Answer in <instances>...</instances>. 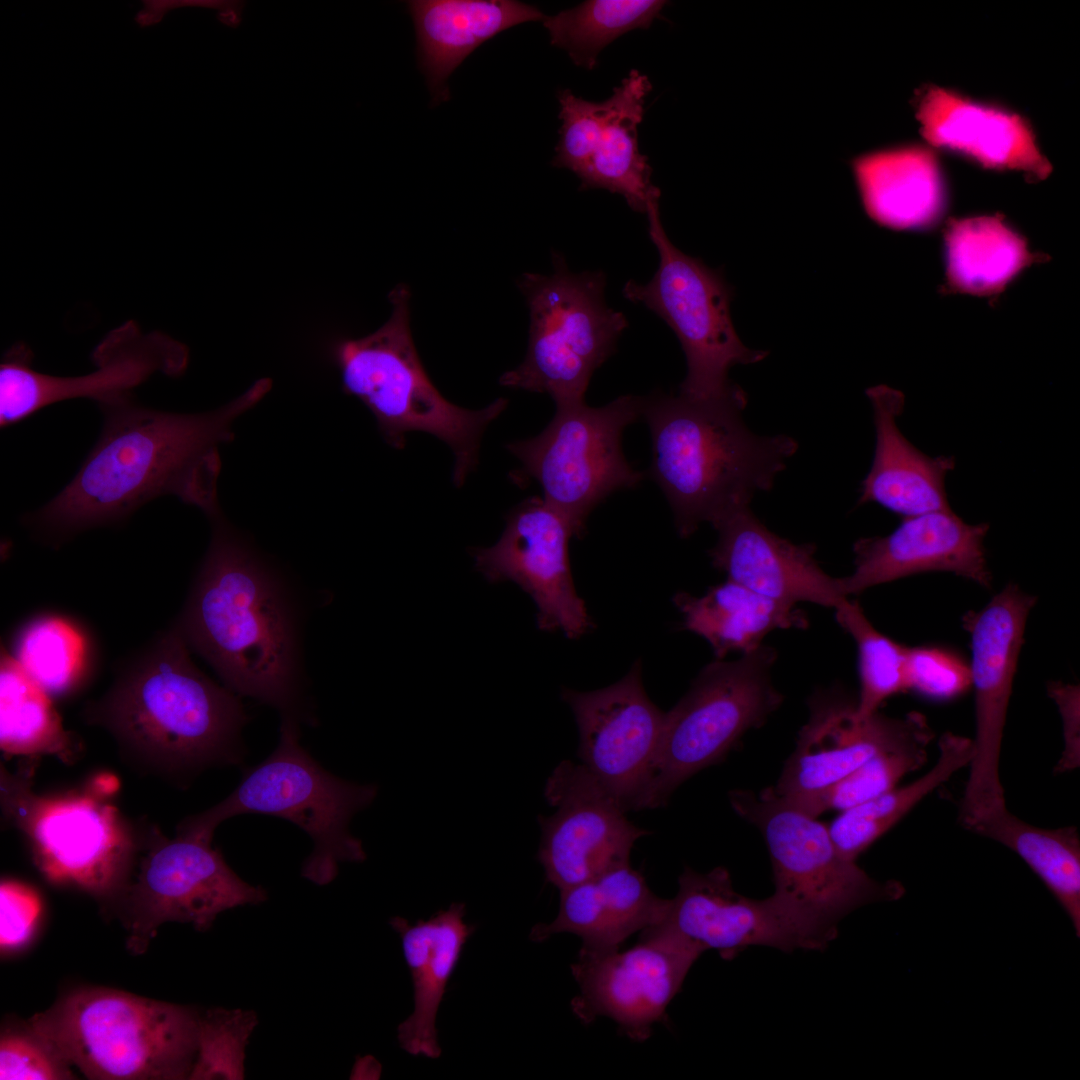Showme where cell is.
<instances>
[{"label":"cell","instance_id":"45","mask_svg":"<svg viewBox=\"0 0 1080 1080\" xmlns=\"http://www.w3.org/2000/svg\"><path fill=\"white\" fill-rule=\"evenodd\" d=\"M1048 693L1059 708L1063 721L1065 749L1056 767V771L1064 772L1076 768L1079 765V722H1080V690L1078 685L1063 682H1050Z\"/></svg>","mask_w":1080,"mask_h":1080},{"label":"cell","instance_id":"3","mask_svg":"<svg viewBox=\"0 0 1080 1080\" xmlns=\"http://www.w3.org/2000/svg\"><path fill=\"white\" fill-rule=\"evenodd\" d=\"M171 626L129 657L83 721L106 730L139 771L178 780L235 760L246 714L236 693L208 677Z\"/></svg>","mask_w":1080,"mask_h":1080},{"label":"cell","instance_id":"19","mask_svg":"<svg viewBox=\"0 0 1080 1080\" xmlns=\"http://www.w3.org/2000/svg\"><path fill=\"white\" fill-rule=\"evenodd\" d=\"M544 796L555 811L538 817V860L559 891L630 865L635 842L649 834L626 817L582 763L560 762L546 781Z\"/></svg>","mask_w":1080,"mask_h":1080},{"label":"cell","instance_id":"7","mask_svg":"<svg viewBox=\"0 0 1080 1080\" xmlns=\"http://www.w3.org/2000/svg\"><path fill=\"white\" fill-rule=\"evenodd\" d=\"M376 795L373 784L346 781L323 769L299 743L294 717L285 715L275 751L224 800L183 819L177 834L212 840L223 821L245 813L287 819L314 843L302 876L327 885L337 876L340 863L366 859L362 842L349 831V822Z\"/></svg>","mask_w":1080,"mask_h":1080},{"label":"cell","instance_id":"11","mask_svg":"<svg viewBox=\"0 0 1080 1080\" xmlns=\"http://www.w3.org/2000/svg\"><path fill=\"white\" fill-rule=\"evenodd\" d=\"M776 650L762 644L733 661L707 664L687 693L665 713L652 776L638 810L665 806L699 771L721 762L750 729L783 702L772 681Z\"/></svg>","mask_w":1080,"mask_h":1080},{"label":"cell","instance_id":"22","mask_svg":"<svg viewBox=\"0 0 1080 1080\" xmlns=\"http://www.w3.org/2000/svg\"><path fill=\"white\" fill-rule=\"evenodd\" d=\"M579 730L578 757L624 811H638L652 776L665 713L647 695L637 660L619 681L592 691L564 688Z\"/></svg>","mask_w":1080,"mask_h":1080},{"label":"cell","instance_id":"15","mask_svg":"<svg viewBox=\"0 0 1080 1080\" xmlns=\"http://www.w3.org/2000/svg\"><path fill=\"white\" fill-rule=\"evenodd\" d=\"M678 892L657 924L644 930L716 950L726 960L750 946L792 952L823 950L835 939L837 926L827 924L773 894L752 899L733 888L724 867L699 873L686 867Z\"/></svg>","mask_w":1080,"mask_h":1080},{"label":"cell","instance_id":"46","mask_svg":"<svg viewBox=\"0 0 1080 1080\" xmlns=\"http://www.w3.org/2000/svg\"><path fill=\"white\" fill-rule=\"evenodd\" d=\"M143 3L144 8L135 17V21L142 27L158 23L167 12L180 7L218 9L220 20L235 27L240 21L243 6L241 2L222 0H148Z\"/></svg>","mask_w":1080,"mask_h":1080},{"label":"cell","instance_id":"39","mask_svg":"<svg viewBox=\"0 0 1080 1080\" xmlns=\"http://www.w3.org/2000/svg\"><path fill=\"white\" fill-rule=\"evenodd\" d=\"M836 620L855 641L860 681L855 714L858 719L878 711L889 697L907 691V648L878 631L856 601L847 599L836 610Z\"/></svg>","mask_w":1080,"mask_h":1080},{"label":"cell","instance_id":"20","mask_svg":"<svg viewBox=\"0 0 1080 1080\" xmlns=\"http://www.w3.org/2000/svg\"><path fill=\"white\" fill-rule=\"evenodd\" d=\"M704 952L668 936L643 930L624 951L581 950L571 966L580 993L571 1002L584 1024L605 1016L630 1039L642 1042L663 1021L670 1002Z\"/></svg>","mask_w":1080,"mask_h":1080},{"label":"cell","instance_id":"8","mask_svg":"<svg viewBox=\"0 0 1080 1080\" xmlns=\"http://www.w3.org/2000/svg\"><path fill=\"white\" fill-rule=\"evenodd\" d=\"M550 275L525 273L518 282L530 313L524 360L499 379L502 386L547 393L556 405L585 401L593 376L616 350L628 326L604 298L601 271L573 273L553 253Z\"/></svg>","mask_w":1080,"mask_h":1080},{"label":"cell","instance_id":"21","mask_svg":"<svg viewBox=\"0 0 1080 1080\" xmlns=\"http://www.w3.org/2000/svg\"><path fill=\"white\" fill-rule=\"evenodd\" d=\"M568 521L542 497L525 499L509 512L500 539L472 550L475 568L490 583L511 581L534 601L544 632L578 639L594 622L571 573Z\"/></svg>","mask_w":1080,"mask_h":1080},{"label":"cell","instance_id":"41","mask_svg":"<svg viewBox=\"0 0 1080 1080\" xmlns=\"http://www.w3.org/2000/svg\"><path fill=\"white\" fill-rule=\"evenodd\" d=\"M256 1024L251 1011H201L197 1055L189 1079H242L246 1045Z\"/></svg>","mask_w":1080,"mask_h":1080},{"label":"cell","instance_id":"23","mask_svg":"<svg viewBox=\"0 0 1080 1080\" xmlns=\"http://www.w3.org/2000/svg\"><path fill=\"white\" fill-rule=\"evenodd\" d=\"M856 701L841 689L818 691L809 718L775 786L779 797L815 792L837 782L877 753L912 744L929 745L934 733L925 716L894 718L878 711L858 719Z\"/></svg>","mask_w":1080,"mask_h":1080},{"label":"cell","instance_id":"10","mask_svg":"<svg viewBox=\"0 0 1080 1080\" xmlns=\"http://www.w3.org/2000/svg\"><path fill=\"white\" fill-rule=\"evenodd\" d=\"M659 197L657 188L646 209L658 269L647 283L628 280L623 296L653 311L676 334L687 361L678 394L693 400L734 396L743 389L729 380L730 369L758 363L768 352L750 349L739 338L730 312L732 289L722 273L670 241L660 220Z\"/></svg>","mask_w":1080,"mask_h":1080},{"label":"cell","instance_id":"13","mask_svg":"<svg viewBox=\"0 0 1080 1080\" xmlns=\"http://www.w3.org/2000/svg\"><path fill=\"white\" fill-rule=\"evenodd\" d=\"M266 899L265 889L242 880L212 840L179 834L169 839L150 827L138 833L129 877L109 904L119 908L127 948L142 954L162 924H190L203 932L220 913Z\"/></svg>","mask_w":1080,"mask_h":1080},{"label":"cell","instance_id":"34","mask_svg":"<svg viewBox=\"0 0 1080 1080\" xmlns=\"http://www.w3.org/2000/svg\"><path fill=\"white\" fill-rule=\"evenodd\" d=\"M0 747L11 755H53L74 762L83 751L81 739L65 729L52 697L1 648Z\"/></svg>","mask_w":1080,"mask_h":1080},{"label":"cell","instance_id":"16","mask_svg":"<svg viewBox=\"0 0 1080 1080\" xmlns=\"http://www.w3.org/2000/svg\"><path fill=\"white\" fill-rule=\"evenodd\" d=\"M1035 603L1034 596L1008 584L981 611L963 617L971 637L976 734L959 820L970 831L1006 807L1001 745L1025 625Z\"/></svg>","mask_w":1080,"mask_h":1080},{"label":"cell","instance_id":"29","mask_svg":"<svg viewBox=\"0 0 1080 1080\" xmlns=\"http://www.w3.org/2000/svg\"><path fill=\"white\" fill-rule=\"evenodd\" d=\"M407 9L433 106L449 100V77L477 47L513 26L546 17L536 6L515 0H411Z\"/></svg>","mask_w":1080,"mask_h":1080},{"label":"cell","instance_id":"32","mask_svg":"<svg viewBox=\"0 0 1080 1080\" xmlns=\"http://www.w3.org/2000/svg\"><path fill=\"white\" fill-rule=\"evenodd\" d=\"M673 602L682 628L704 638L716 660L732 652L749 653L777 629H806L809 621L797 605L759 594L727 579L704 595L677 593Z\"/></svg>","mask_w":1080,"mask_h":1080},{"label":"cell","instance_id":"33","mask_svg":"<svg viewBox=\"0 0 1080 1080\" xmlns=\"http://www.w3.org/2000/svg\"><path fill=\"white\" fill-rule=\"evenodd\" d=\"M948 292L995 297L1044 255L999 216L954 219L944 232Z\"/></svg>","mask_w":1080,"mask_h":1080},{"label":"cell","instance_id":"1","mask_svg":"<svg viewBox=\"0 0 1080 1080\" xmlns=\"http://www.w3.org/2000/svg\"><path fill=\"white\" fill-rule=\"evenodd\" d=\"M270 388L269 379L258 380L229 403L197 414L160 411L132 398L100 407L102 431L79 471L22 524L57 549L80 533L122 523L160 496L218 516L219 446L233 440L234 422Z\"/></svg>","mask_w":1080,"mask_h":1080},{"label":"cell","instance_id":"31","mask_svg":"<svg viewBox=\"0 0 1080 1080\" xmlns=\"http://www.w3.org/2000/svg\"><path fill=\"white\" fill-rule=\"evenodd\" d=\"M853 174L866 213L883 227L926 229L945 211L944 177L929 149L906 146L873 152L853 162Z\"/></svg>","mask_w":1080,"mask_h":1080},{"label":"cell","instance_id":"24","mask_svg":"<svg viewBox=\"0 0 1080 1080\" xmlns=\"http://www.w3.org/2000/svg\"><path fill=\"white\" fill-rule=\"evenodd\" d=\"M989 524H969L952 509L904 517L886 536L860 538L853 545L854 570L840 578L843 593L923 572L944 571L990 587L984 538Z\"/></svg>","mask_w":1080,"mask_h":1080},{"label":"cell","instance_id":"14","mask_svg":"<svg viewBox=\"0 0 1080 1080\" xmlns=\"http://www.w3.org/2000/svg\"><path fill=\"white\" fill-rule=\"evenodd\" d=\"M734 811L757 827L770 854L773 894L833 926L861 906L899 899L903 886L880 882L843 857L828 827L798 810L769 788L760 794L736 789L729 793Z\"/></svg>","mask_w":1080,"mask_h":1080},{"label":"cell","instance_id":"26","mask_svg":"<svg viewBox=\"0 0 1080 1080\" xmlns=\"http://www.w3.org/2000/svg\"><path fill=\"white\" fill-rule=\"evenodd\" d=\"M917 118L931 145L986 168L1016 170L1039 180L1051 172L1027 122L1010 111L932 86L918 100Z\"/></svg>","mask_w":1080,"mask_h":1080},{"label":"cell","instance_id":"6","mask_svg":"<svg viewBox=\"0 0 1080 1080\" xmlns=\"http://www.w3.org/2000/svg\"><path fill=\"white\" fill-rule=\"evenodd\" d=\"M410 296L407 285L395 286L389 293L388 320L364 337L338 341L333 356L344 391L371 410L386 442L399 449L410 432L437 437L454 454L453 482L461 487L479 463L484 432L507 408L508 400L498 398L471 410L442 396L413 342Z\"/></svg>","mask_w":1080,"mask_h":1080},{"label":"cell","instance_id":"35","mask_svg":"<svg viewBox=\"0 0 1080 1080\" xmlns=\"http://www.w3.org/2000/svg\"><path fill=\"white\" fill-rule=\"evenodd\" d=\"M972 740L951 732L939 740V756L933 767L917 780L859 805L841 811L828 831L839 853L848 860L857 858L877 839L896 825L929 793L969 765Z\"/></svg>","mask_w":1080,"mask_h":1080},{"label":"cell","instance_id":"18","mask_svg":"<svg viewBox=\"0 0 1080 1080\" xmlns=\"http://www.w3.org/2000/svg\"><path fill=\"white\" fill-rule=\"evenodd\" d=\"M651 90L649 78L633 69L602 102L559 91L562 125L552 165L576 174L581 189L618 193L632 210L646 213L657 187L650 181L648 158L639 151L638 126Z\"/></svg>","mask_w":1080,"mask_h":1080},{"label":"cell","instance_id":"43","mask_svg":"<svg viewBox=\"0 0 1080 1080\" xmlns=\"http://www.w3.org/2000/svg\"><path fill=\"white\" fill-rule=\"evenodd\" d=\"M907 691L935 700L961 696L971 687L969 666L947 650L933 647L907 648Z\"/></svg>","mask_w":1080,"mask_h":1080},{"label":"cell","instance_id":"12","mask_svg":"<svg viewBox=\"0 0 1080 1080\" xmlns=\"http://www.w3.org/2000/svg\"><path fill=\"white\" fill-rule=\"evenodd\" d=\"M644 398L622 395L601 407L585 401L556 405V413L537 436L506 445L522 464L515 479H534L543 500L570 524L574 537L585 533L589 515L616 491L644 478L626 460L622 435L642 416Z\"/></svg>","mask_w":1080,"mask_h":1080},{"label":"cell","instance_id":"17","mask_svg":"<svg viewBox=\"0 0 1080 1080\" xmlns=\"http://www.w3.org/2000/svg\"><path fill=\"white\" fill-rule=\"evenodd\" d=\"M95 369L81 376H55L32 366V350L23 342L7 350L0 363V422L6 427L51 404L90 399L99 407L131 399L132 391L151 376H179L189 362L188 348L169 335L144 333L128 320L112 329L94 348Z\"/></svg>","mask_w":1080,"mask_h":1080},{"label":"cell","instance_id":"28","mask_svg":"<svg viewBox=\"0 0 1080 1080\" xmlns=\"http://www.w3.org/2000/svg\"><path fill=\"white\" fill-rule=\"evenodd\" d=\"M669 902L650 890L639 871L623 866L560 890L556 918L534 925L529 938L543 942L572 933L581 938V950L618 949L635 932L660 922Z\"/></svg>","mask_w":1080,"mask_h":1080},{"label":"cell","instance_id":"44","mask_svg":"<svg viewBox=\"0 0 1080 1080\" xmlns=\"http://www.w3.org/2000/svg\"><path fill=\"white\" fill-rule=\"evenodd\" d=\"M42 903L35 890L16 881L0 885V949L2 953L24 947L35 933Z\"/></svg>","mask_w":1080,"mask_h":1080},{"label":"cell","instance_id":"30","mask_svg":"<svg viewBox=\"0 0 1080 1080\" xmlns=\"http://www.w3.org/2000/svg\"><path fill=\"white\" fill-rule=\"evenodd\" d=\"M464 903H452L428 920L411 924L393 917L391 927L400 935L414 989V1010L398 1026V1041L411 1055L438 1058L436 1015L462 948L474 931L464 921Z\"/></svg>","mask_w":1080,"mask_h":1080},{"label":"cell","instance_id":"36","mask_svg":"<svg viewBox=\"0 0 1080 1080\" xmlns=\"http://www.w3.org/2000/svg\"><path fill=\"white\" fill-rule=\"evenodd\" d=\"M973 832L1017 853L1055 896L1080 935V839L1075 826L1037 827L1006 807Z\"/></svg>","mask_w":1080,"mask_h":1080},{"label":"cell","instance_id":"2","mask_svg":"<svg viewBox=\"0 0 1080 1080\" xmlns=\"http://www.w3.org/2000/svg\"><path fill=\"white\" fill-rule=\"evenodd\" d=\"M172 627L223 684L293 716L299 622L285 583L222 519Z\"/></svg>","mask_w":1080,"mask_h":1080},{"label":"cell","instance_id":"37","mask_svg":"<svg viewBox=\"0 0 1080 1080\" xmlns=\"http://www.w3.org/2000/svg\"><path fill=\"white\" fill-rule=\"evenodd\" d=\"M668 2L663 0H588L546 16L544 27L553 46L565 50L575 65L593 69L599 53L621 35L648 29Z\"/></svg>","mask_w":1080,"mask_h":1080},{"label":"cell","instance_id":"9","mask_svg":"<svg viewBox=\"0 0 1080 1080\" xmlns=\"http://www.w3.org/2000/svg\"><path fill=\"white\" fill-rule=\"evenodd\" d=\"M115 789L108 778L85 790L38 795L28 776L1 771L3 810L26 836L41 873L105 903L126 883L138 846V832L106 800Z\"/></svg>","mask_w":1080,"mask_h":1080},{"label":"cell","instance_id":"5","mask_svg":"<svg viewBox=\"0 0 1080 1080\" xmlns=\"http://www.w3.org/2000/svg\"><path fill=\"white\" fill-rule=\"evenodd\" d=\"M200 1010L107 987H80L34 1014L31 1027L88 1079H189Z\"/></svg>","mask_w":1080,"mask_h":1080},{"label":"cell","instance_id":"38","mask_svg":"<svg viewBox=\"0 0 1080 1080\" xmlns=\"http://www.w3.org/2000/svg\"><path fill=\"white\" fill-rule=\"evenodd\" d=\"M11 655L52 698L77 688L88 668L84 635L74 624L55 615L38 616L23 625Z\"/></svg>","mask_w":1080,"mask_h":1080},{"label":"cell","instance_id":"25","mask_svg":"<svg viewBox=\"0 0 1080 1080\" xmlns=\"http://www.w3.org/2000/svg\"><path fill=\"white\" fill-rule=\"evenodd\" d=\"M713 528L718 540L709 556L729 580L793 605L810 602L836 610L849 599L840 578L818 564L813 544H796L778 536L749 506L733 511Z\"/></svg>","mask_w":1080,"mask_h":1080},{"label":"cell","instance_id":"42","mask_svg":"<svg viewBox=\"0 0 1080 1080\" xmlns=\"http://www.w3.org/2000/svg\"><path fill=\"white\" fill-rule=\"evenodd\" d=\"M0 1079H75L72 1067L31 1027L2 1029Z\"/></svg>","mask_w":1080,"mask_h":1080},{"label":"cell","instance_id":"40","mask_svg":"<svg viewBox=\"0 0 1080 1080\" xmlns=\"http://www.w3.org/2000/svg\"><path fill=\"white\" fill-rule=\"evenodd\" d=\"M927 747L912 744L881 751L837 782L815 792L789 797L773 794L813 817L830 810L841 812L896 787L902 777L925 764Z\"/></svg>","mask_w":1080,"mask_h":1080},{"label":"cell","instance_id":"4","mask_svg":"<svg viewBox=\"0 0 1080 1080\" xmlns=\"http://www.w3.org/2000/svg\"><path fill=\"white\" fill-rule=\"evenodd\" d=\"M742 391L722 399L693 400L655 392L642 416L652 440L650 475L664 492L681 537L708 522L713 527L772 489L798 449L785 434L759 436L742 419Z\"/></svg>","mask_w":1080,"mask_h":1080},{"label":"cell","instance_id":"27","mask_svg":"<svg viewBox=\"0 0 1080 1080\" xmlns=\"http://www.w3.org/2000/svg\"><path fill=\"white\" fill-rule=\"evenodd\" d=\"M866 393L873 408L876 443L858 504L876 503L903 517L951 510L945 479L955 467L954 456L931 457L902 434L897 418L905 398L900 391L879 385Z\"/></svg>","mask_w":1080,"mask_h":1080}]
</instances>
